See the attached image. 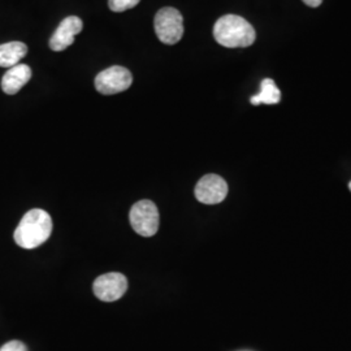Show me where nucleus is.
I'll return each instance as SVG.
<instances>
[{"instance_id": "7", "label": "nucleus", "mask_w": 351, "mask_h": 351, "mask_svg": "<svg viewBox=\"0 0 351 351\" xmlns=\"http://www.w3.org/2000/svg\"><path fill=\"white\" fill-rule=\"evenodd\" d=\"M226 194L228 184L223 177L217 175L202 177L195 186V197L204 204H217L226 199Z\"/></svg>"}, {"instance_id": "9", "label": "nucleus", "mask_w": 351, "mask_h": 351, "mask_svg": "<svg viewBox=\"0 0 351 351\" xmlns=\"http://www.w3.org/2000/svg\"><path fill=\"white\" fill-rule=\"evenodd\" d=\"M32 78V69L26 64H17L12 68H10L8 72L1 78V88L5 94L14 95L21 88L25 86L26 84Z\"/></svg>"}, {"instance_id": "10", "label": "nucleus", "mask_w": 351, "mask_h": 351, "mask_svg": "<svg viewBox=\"0 0 351 351\" xmlns=\"http://www.w3.org/2000/svg\"><path fill=\"white\" fill-rule=\"evenodd\" d=\"M27 53V46L23 42H8L0 45V66L1 68H12L17 65L21 59H24Z\"/></svg>"}, {"instance_id": "2", "label": "nucleus", "mask_w": 351, "mask_h": 351, "mask_svg": "<svg viewBox=\"0 0 351 351\" xmlns=\"http://www.w3.org/2000/svg\"><path fill=\"white\" fill-rule=\"evenodd\" d=\"M216 42L228 49L249 47L256 38L255 29L247 20L237 14H226L213 26Z\"/></svg>"}, {"instance_id": "3", "label": "nucleus", "mask_w": 351, "mask_h": 351, "mask_svg": "<svg viewBox=\"0 0 351 351\" xmlns=\"http://www.w3.org/2000/svg\"><path fill=\"white\" fill-rule=\"evenodd\" d=\"M155 33L164 45H176L184 36V17L172 7L162 8L155 16Z\"/></svg>"}, {"instance_id": "14", "label": "nucleus", "mask_w": 351, "mask_h": 351, "mask_svg": "<svg viewBox=\"0 0 351 351\" xmlns=\"http://www.w3.org/2000/svg\"><path fill=\"white\" fill-rule=\"evenodd\" d=\"M303 3L311 8H316L323 3V0H303Z\"/></svg>"}, {"instance_id": "13", "label": "nucleus", "mask_w": 351, "mask_h": 351, "mask_svg": "<svg viewBox=\"0 0 351 351\" xmlns=\"http://www.w3.org/2000/svg\"><path fill=\"white\" fill-rule=\"evenodd\" d=\"M0 351H27V349L21 341H11L3 345Z\"/></svg>"}, {"instance_id": "5", "label": "nucleus", "mask_w": 351, "mask_h": 351, "mask_svg": "<svg viewBox=\"0 0 351 351\" xmlns=\"http://www.w3.org/2000/svg\"><path fill=\"white\" fill-rule=\"evenodd\" d=\"M133 75L124 66L113 65L95 77V88L103 95L123 93L132 86Z\"/></svg>"}, {"instance_id": "4", "label": "nucleus", "mask_w": 351, "mask_h": 351, "mask_svg": "<svg viewBox=\"0 0 351 351\" xmlns=\"http://www.w3.org/2000/svg\"><path fill=\"white\" fill-rule=\"evenodd\" d=\"M129 220L139 236L152 237L159 229L160 216L154 202L139 201L132 207Z\"/></svg>"}, {"instance_id": "15", "label": "nucleus", "mask_w": 351, "mask_h": 351, "mask_svg": "<svg viewBox=\"0 0 351 351\" xmlns=\"http://www.w3.org/2000/svg\"><path fill=\"white\" fill-rule=\"evenodd\" d=\"M349 188H350V190H351V182H350V184H349Z\"/></svg>"}, {"instance_id": "6", "label": "nucleus", "mask_w": 351, "mask_h": 351, "mask_svg": "<svg viewBox=\"0 0 351 351\" xmlns=\"http://www.w3.org/2000/svg\"><path fill=\"white\" fill-rule=\"evenodd\" d=\"M128 278L123 274L110 272L94 281V294L103 302H114L125 294Z\"/></svg>"}, {"instance_id": "12", "label": "nucleus", "mask_w": 351, "mask_h": 351, "mask_svg": "<svg viewBox=\"0 0 351 351\" xmlns=\"http://www.w3.org/2000/svg\"><path fill=\"white\" fill-rule=\"evenodd\" d=\"M141 0H108L110 10L113 12H124L126 10L134 8Z\"/></svg>"}, {"instance_id": "11", "label": "nucleus", "mask_w": 351, "mask_h": 351, "mask_svg": "<svg viewBox=\"0 0 351 351\" xmlns=\"http://www.w3.org/2000/svg\"><path fill=\"white\" fill-rule=\"evenodd\" d=\"M281 101V91L275 84L274 80L271 78H265L262 81L261 85V93L251 97V104L254 106H259V104H277Z\"/></svg>"}, {"instance_id": "1", "label": "nucleus", "mask_w": 351, "mask_h": 351, "mask_svg": "<svg viewBox=\"0 0 351 351\" xmlns=\"http://www.w3.org/2000/svg\"><path fill=\"white\" fill-rule=\"evenodd\" d=\"M51 232L52 220L50 215L45 210L34 208L24 215L13 237L20 247L32 250L50 239Z\"/></svg>"}, {"instance_id": "8", "label": "nucleus", "mask_w": 351, "mask_h": 351, "mask_svg": "<svg viewBox=\"0 0 351 351\" xmlns=\"http://www.w3.org/2000/svg\"><path fill=\"white\" fill-rule=\"evenodd\" d=\"M82 27H84V24L80 17L69 16V17L64 19L51 37V50L60 52V51L68 49L69 46H72L75 42V36L82 32Z\"/></svg>"}]
</instances>
